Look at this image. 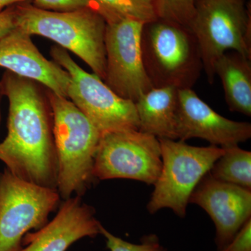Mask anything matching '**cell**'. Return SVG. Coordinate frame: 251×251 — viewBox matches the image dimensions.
Here are the masks:
<instances>
[{
  "mask_svg": "<svg viewBox=\"0 0 251 251\" xmlns=\"http://www.w3.org/2000/svg\"><path fill=\"white\" fill-rule=\"evenodd\" d=\"M153 9L157 18L188 27L194 15V0H154Z\"/></svg>",
  "mask_w": 251,
  "mask_h": 251,
  "instance_id": "cell-19",
  "label": "cell"
},
{
  "mask_svg": "<svg viewBox=\"0 0 251 251\" xmlns=\"http://www.w3.org/2000/svg\"><path fill=\"white\" fill-rule=\"evenodd\" d=\"M251 125L219 115L192 89L179 90L176 138L181 141L201 138L221 148L234 146L250 139Z\"/></svg>",
  "mask_w": 251,
  "mask_h": 251,
  "instance_id": "cell-12",
  "label": "cell"
},
{
  "mask_svg": "<svg viewBox=\"0 0 251 251\" xmlns=\"http://www.w3.org/2000/svg\"><path fill=\"white\" fill-rule=\"evenodd\" d=\"M17 27L16 5L0 12V39Z\"/></svg>",
  "mask_w": 251,
  "mask_h": 251,
  "instance_id": "cell-23",
  "label": "cell"
},
{
  "mask_svg": "<svg viewBox=\"0 0 251 251\" xmlns=\"http://www.w3.org/2000/svg\"><path fill=\"white\" fill-rule=\"evenodd\" d=\"M103 9L106 23L114 22L122 18L129 17L145 23L156 19L154 11L135 4L130 0H96Z\"/></svg>",
  "mask_w": 251,
  "mask_h": 251,
  "instance_id": "cell-18",
  "label": "cell"
},
{
  "mask_svg": "<svg viewBox=\"0 0 251 251\" xmlns=\"http://www.w3.org/2000/svg\"><path fill=\"white\" fill-rule=\"evenodd\" d=\"M0 67L39 82L54 93L67 98L69 73L41 53L30 34L16 27L0 39Z\"/></svg>",
  "mask_w": 251,
  "mask_h": 251,
  "instance_id": "cell-13",
  "label": "cell"
},
{
  "mask_svg": "<svg viewBox=\"0 0 251 251\" xmlns=\"http://www.w3.org/2000/svg\"><path fill=\"white\" fill-rule=\"evenodd\" d=\"M57 189L20 179L5 169L0 173V251H19L29 230L49 223L60 201Z\"/></svg>",
  "mask_w": 251,
  "mask_h": 251,
  "instance_id": "cell-8",
  "label": "cell"
},
{
  "mask_svg": "<svg viewBox=\"0 0 251 251\" xmlns=\"http://www.w3.org/2000/svg\"><path fill=\"white\" fill-rule=\"evenodd\" d=\"M188 28L197 39L203 70L214 82V66L228 50L251 57V6L245 0H194Z\"/></svg>",
  "mask_w": 251,
  "mask_h": 251,
  "instance_id": "cell-5",
  "label": "cell"
},
{
  "mask_svg": "<svg viewBox=\"0 0 251 251\" xmlns=\"http://www.w3.org/2000/svg\"><path fill=\"white\" fill-rule=\"evenodd\" d=\"M17 27L30 35L44 36L80 57L102 80L105 77L106 21L90 9L47 11L31 2L16 4Z\"/></svg>",
  "mask_w": 251,
  "mask_h": 251,
  "instance_id": "cell-3",
  "label": "cell"
},
{
  "mask_svg": "<svg viewBox=\"0 0 251 251\" xmlns=\"http://www.w3.org/2000/svg\"><path fill=\"white\" fill-rule=\"evenodd\" d=\"M189 202L202 207L212 219L218 249L227 245L251 219V190L214 179L209 173L198 183Z\"/></svg>",
  "mask_w": 251,
  "mask_h": 251,
  "instance_id": "cell-11",
  "label": "cell"
},
{
  "mask_svg": "<svg viewBox=\"0 0 251 251\" xmlns=\"http://www.w3.org/2000/svg\"><path fill=\"white\" fill-rule=\"evenodd\" d=\"M100 232L105 238L107 247L110 251H166L155 234L145 236L140 244H135L113 235L102 225L100 226Z\"/></svg>",
  "mask_w": 251,
  "mask_h": 251,
  "instance_id": "cell-20",
  "label": "cell"
},
{
  "mask_svg": "<svg viewBox=\"0 0 251 251\" xmlns=\"http://www.w3.org/2000/svg\"><path fill=\"white\" fill-rule=\"evenodd\" d=\"M25 2H32V0H0V12L9 6Z\"/></svg>",
  "mask_w": 251,
  "mask_h": 251,
  "instance_id": "cell-24",
  "label": "cell"
},
{
  "mask_svg": "<svg viewBox=\"0 0 251 251\" xmlns=\"http://www.w3.org/2000/svg\"><path fill=\"white\" fill-rule=\"evenodd\" d=\"M214 73L222 81L229 110L251 117V59L236 51L226 52L216 61Z\"/></svg>",
  "mask_w": 251,
  "mask_h": 251,
  "instance_id": "cell-16",
  "label": "cell"
},
{
  "mask_svg": "<svg viewBox=\"0 0 251 251\" xmlns=\"http://www.w3.org/2000/svg\"><path fill=\"white\" fill-rule=\"evenodd\" d=\"M50 54L54 62L70 75L67 98L102 134L119 130H139L134 102L122 98L100 77L84 71L60 46H52Z\"/></svg>",
  "mask_w": 251,
  "mask_h": 251,
  "instance_id": "cell-7",
  "label": "cell"
},
{
  "mask_svg": "<svg viewBox=\"0 0 251 251\" xmlns=\"http://www.w3.org/2000/svg\"><path fill=\"white\" fill-rule=\"evenodd\" d=\"M31 4L39 9L58 12L90 9L105 18L103 9L96 0H32Z\"/></svg>",
  "mask_w": 251,
  "mask_h": 251,
  "instance_id": "cell-21",
  "label": "cell"
},
{
  "mask_svg": "<svg viewBox=\"0 0 251 251\" xmlns=\"http://www.w3.org/2000/svg\"><path fill=\"white\" fill-rule=\"evenodd\" d=\"M145 22L126 17L106 24V69L103 82L122 98L135 102L153 88L143 62L141 36Z\"/></svg>",
  "mask_w": 251,
  "mask_h": 251,
  "instance_id": "cell-10",
  "label": "cell"
},
{
  "mask_svg": "<svg viewBox=\"0 0 251 251\" xmlns=\"http://www.w3.org/2000/svg\"><path fill=\"white\" fill-rule=\"evenodd\" d=\"M52 221L23 239L26 247L19 251H67L84 237L100 234V223L92 206L82 202L80 196L64 200Z\"/></svg>",
  "mask_w": 251,
  "mask_h": 251,
  "instance_id": "cell-14",
  "label": "cell"
},
{
  "mask_svg": "<svg viewBox=\"0 0 251 251\" xmlns=\"http://www.w3.org/2000/svg\"><path fill=\"white\" fill-rule=\"evenodd\" d=\"M0 82L9 102L7 135L0 143V161L20 179L57 189L53 115L46 87L9 71Z\"/></svg>",
  "mask_w": 251,
  "mask_h": 251,
  "instance_id": "cell-1",
  "label": "cell"
},
{
  "mask_svg": "<svg viewBox=\"0 0 251 251\" xmlns=\"http://www.w3.org/2000/svg\"><path fill=\"white\" fill-rule=\"evenodd\" d=\"M139 131L157 138L177 140L176 121L179 90L173 87L152 88L135 103Z\"/></svg>",
  "mask_w": 251,
  "mask_h": 251,
  "instance_id": "cell-15",
  "label": "cell"
},
{
  "mask_svg": "<svg viewBox=\"0 0 251 251\" xmlns=\"http://www.w3.org/2000/svg\"><path fill=\"white\" fill-rule=\"evenodd\" d=\"M162 168L158 138L128 130L103 133L94 158L95 179L137 180L154 184Z\"/></svg>",
  "mask_w": 251,
  "mask_h": 251,
  "instance_id": "cell-9",
  "label": "cell"
},
{
  "mask_svg": "<svg viewBox=\"0 0 251 251\" xmlns=\"http://www.w3.org/2000/svg\"><path fill=\"white\" fill-rule=\"evenodd\" d=\"M224 148L209 175L214 179L251 190V152L238 145Z\"/></svg>",
  "mask_w": 251,
  "mask_h": 251,
  "instance_id": "cell-17",
  "label": "cell"
},
{
  "mask_svg": "<svg viewBox=\"0 0 251 251\" xmlns=\"http://www.w3.org/2000/svg\"><path fill=\"white\" fill-rule=\"evenodd\" d=\"M135 4L145 8H151L153 9V4L154 0H130Z\"/></svg>",
  "mask_w": 251,
  "mask_h": 251,
  "instance_id": "cell-25",
  "label": "cell"
},
{
  "mask_svg": "<svg viewBox=\"0 0 251 251\" xmlns=\"http://www.w3.org/2000/svg\"><path fill=\"white\" fill-rule=\"evenodd\" d=\"M142 57L153 88L192 89L203 70L197 39L189 28L157 18L144 24Z\"/></svg>",
  "mask_w": 251,
  "mask_h": 251,
  "instance_id": "cell-4",
  "label": "cell"
},
{
  "mask_svg": "<svg viewBox=\"0 0 251 251\" xmlns=\"http://www.w3.org/2000/svg\"><path fill=\"white\" fill-rule=\"evenodd\" d=\"M46 91L53 115L57 190L64 200L81 197L95 179L94 158L102 133L72 100Z\"/></svg>",
  "mask_w": 251,
  "mask_h": 251,
  "instance_id": "cell-2",
  "label": "cell"
},
{
  "mask_svg": "<svg viewBox=\"0 0 251 251\" xmlns=\"http://www.w3.org/2000/svg\"><path fill=\"white\" fill-rule=\"evenodd\" d=\"M161 145L162 168L148 204L149 212L155 214L164 208L184 218L193 191L224 154V148L216 145L191 146L185 141L158 138Z\"/></svg>",
  "mask_w": 251,
  "mask_h": 251,
  "instance_id": "cell-6",
  "label": "cell"
},
{
  "mask_svg": "<svg viewBox=\"0 0 251 251\" xmlns=\"http://www.w3.org/2000/svg\"><path fill=\"white\" fill-rule=\"evenodd\" d=\"M4 97V90H3L2 85H1V82H0V125H1V100H2L3 97Z\"/></svg>",
  "mask_w": 251,
  "mask_h": 251,
  "instance_id": "cell-26",
  "label": "cell"
},
{
  "mask_svg": "<svg viewBox=\"0 0 251 251\" xmlns=\"http://www.w3.org/2000/svg\"><path fill=\"white\" fill-rule=\"evenodd\" d=\"M219 251H251V219L243 226L233 239Z\"/></svg>",
  "mask_w": 251,
  "mask_h": 251,
  "instance_id": "cell-22",
  "label": "cell"
}]
</instances>
